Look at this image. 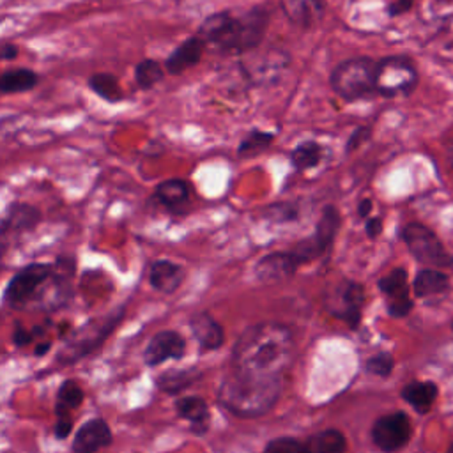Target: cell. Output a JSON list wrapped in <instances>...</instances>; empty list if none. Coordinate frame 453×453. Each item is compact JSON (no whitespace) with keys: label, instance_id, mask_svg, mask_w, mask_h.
I'll list each match as a JSON object with an SVG mask.
<instances>
[{"label":"cell","instance_id":"cell-1","mask_svg":"<svg viewBox=\"0 0 453 453\" xmlns=\"http://www.w3.org/2000/svg\"><path fill=\"white\" fill-rule=\"evenodd\" d=\"M294 356V340L287 326L262 322L241 333L234 349V370L257 377H281Z\"/></svg>","mask_w":453,"mask_h":453},{"label":"cell","instance_id":"cell-2","mask_svg":"<svg viewBox=\"0 0 453 453\" xmlns=\"http://www.w3.org/2000/svg\"><path fill=\"white\" fill-rule=\"evenodd\" d=\"M281 395V377H257L232 370L218 388V403L237 418L267 414Z\"/></svg>","mask_w":453,"mask_h":453},{"label":"cell","instance_id":"cell-3","mask_svg":"<svg viewBox=\"0 0 453 453\" xmlns=\"http://www.w3.org/2000/svg\"><path fill=\"white\" fill-rule=\"evenodd\" d=\"M124 306H119L115 310H110L106 315L96 317L83 324L80 329L73 331L69 338L64 342L60 350L57 352L55 363L58 366L74 365L88 356H92L103 343L108 340V336L117 329V326L124 319Z\"/></svg>","mask_w":453,"mask_h":453},{"label":"cell","instance_id":"cell-4","mask_svg":"<svg viewBox=\"0 0 453 453\" xmlns=\"http://www.w3.org/2000/svg\"><path fill=\"white\" fill-rule=\"evenodd\" d=\"M375 62L370 57H354L340 62L329 76L331 88L345 101H357L375 92Z\"/></svg>","mask_w":453,"mask_h":453},{"label":"cell","instance_id":"cell-5","mask_svg":"<svg viewBox=\"0 0 453 453\" xmlns=\"http://www.w3.org/2000/svg\"><path fill=\"white\" fill-rule=\"evenodd\" d=\"M418 85V71L411 58L402 55L384 57L375 62V92L384 97L409 96Z\"/></svg>","mask_w":453,"mask_h":453},{"label":"cell","instance_id":"cell-6","mask_svg":"<svg viewBox=\"0 0 453 453\" xmlns=\"http://www.w3.org/2000/svg\"><path fill=\"white\" fill-rule=\"evenodd\" d=\"M402 241L409 248L411 255L423 265L434 269H446L453 264L451 255L446 251L444 244L437 234L423 223H407L400 232Z\"/></svg>","mask_w":453,"mask_h":453},{"label":"cell","instance_id":"cell-7","mask_svg":"<svg viewBox=\"0 0 453 453\" xmlns=\"http://www.w3.org/2000/svg\"><path fill=\"white\" fill-rule=\"evenodd\" d=\"M51 274V264L34 262L21 267L4 288V303L9 308H25L32 301H39L42 288Z\"/></svg>","mask_w":453,"mask_h":453},{"label":"cell","instance_id":"cell-8","mask_svg":"<svg viewBox=\"0 0 453 453\" xmlns=\"http://www.w3.org/2000/svg\"><path fill=\"white\" fill-rule=\"evenodd\" d=\"M327 311L345 322L350 329H357L365 304V287L354 280H342L333 285L324 297Z\"/></svg>","mask_w":453,"mask_h":453},{"label":"cell","instance_id":"cell-9","mask_svg":"<svg viewBox=\"0 0 453 453\" xmlns=\"http://www.w3.org/2000/svg\"><path fill=\"white\" fill-rule=\"evenodd\" d=\"M290 57L278 48L251 50L241 60V71L253 85H274L287 71Z\"/></svg>","mask_w":453,"mask_h":453},{"label":"cell","instance_id":"cell-10","mask_svg":"<svg viewBox=\"0 0 453 453\" xmlns=\"http://www.w3.org/2000/svg\"><path fill=\"white\" fill-rule=\"evenodd\" d=\"M196 37L218 51L239 53V16L230 11L211 14L202 21Z\"/></svg>","mask_w":453,"mask_h":453},{"label":"cell","instance_id":"cell-11","mask_svg":"<svg viewBox=\"0 0 453 453\" xmlns=\"http://www.w3.org/2000/svg\"><path fill=\"white\" fill-rule=\"evenodd\" d=\"M372 441L384 453H396L405 448L412 435L411 418L403 411L379 416L372 425Z\"/></svg>","mask_w":453,"mask_h":453},{"label":"cell","instance_id":"cell-12","mask_svg":"<svg viewBox=\"0 0 453 453\" xmlns=\"http://www.w3.org/2000/svg\"><path fill=\"white\" fill-rule=\"evenodd\" d=\"M377 287L386 297V310L391 317L402 319L411 313L414 303L409 297L407 271L403 267H395L389 271L377 281Z\"/></svg>","mask_w":453,"mask_h":453},{"label":"cell","instance_id":"cell-13","mask_svg":"<svg viewBox=\"0 0 453 453\" xmlns=\"http://www.w3.org/2000/svg\"><path fill=\"white\" fill-rule=\"evenodd\" d=\"M186 347H188L186 338L180 333L173 329H163L152 334L147 347L143 349L142 357L147 366L154 368L170 359H175V361L182 359L186 354Z\"/></svg>","mask_w":453,"mask_h":453},{"label":"cell","instance_id":"cell-14","mask_svg":"<svg viewBox=\"0 0 453 453\" xmlns=\"http://www.w3.org/2000/svg\"><path fill=\"white\" fill-rule=\"evenodd\" d=\"M113 444V432L106 419L90 418L74 434L71 442L73 453H99Z\"/></svg>","mask_w":453,"mask_h":453},{"label":"cell","instance_id":"cell-15","mask_svg":"<svg viewBox=\"0 0 453 453\" xmlns=\"http://www.w3.org/2000/svg\"><path fill=\"white\" fill-rule=\"evenodd\" d=\"M269 25V9L255 5L239 14V53L257 50Z\"/></svg>","mask_w":453,"mask_h":453},{"label":"cell","instance_id":"cell-16","mask_svg":"<svg viewBox=\"0 0 453 453\" xmlns=\"http://www.w3.org/2000/svg\"><path fill=\"white\" fill-rule=\"evenodd\" d=\"M189 331L202 352L216 350L225 343L223 326L207 311H196L191 315Z\"/></svg>","mask_w":453,"mask_h":453},{"label":"cell","instance_id":"cell-17","mask_svg":"<svg viewBox=\"0 0 453 453\" xmlns=\"http://www.w3.org/2000/svg\"><path fill=\"white\" fill-rule=\"evenodd\" d=\"M299 267V262L292 255V251H274L262 257L255 265V276L260 281L273 283L290 278Z\"/></svg>","mask_w":453,"mask_h":453},{"label":"cell","instance_id":"cell-18","mask_svg":"<svg viewBox=\"0 0 453 453\" xmlns=\"http://www.w3.org/2000/svg\"><path fill=\"white\" fill-rule=\"evenodd\" d=\"M173 409L180 419L189 423V430L195 435H203L211 425V411L207 402L198 395L179 396L173 402Z\"/></svg>","mask_w":453,"mask_h":453},{"label":"cell","instance_id":"cell-19","mask_svg":"<svg viewBox=\"0 0 453 453\" xmlns=\"http://www.w3.org/2000/svg\"><path fill=\"white\" fill-rule=\"evenodd\" d=\"M41 221V211L30 203H11L4 216L0 218V237L4 239L7 234H18L25 230H32Z\"/></svg>","mask_w":453,"mask_h":453},{"label":"cell","instance_id":"cell-20","mask_svg":"<svg viewBox=\"0 0 453 453\" xmlns=\"http://www.w3.org/2000/svg\"><path fill=\"white\" fill-rule=\"evenodd\" d=\"M184 281V267L166 260L159 258L150 264L149 269V283L154 290L161 294H173Z\"/></svg>","mask_w":453,"mask_h":453},{"label":"cell","instance_id":"cell-21","mask_svg":"<svg viewBox=\"0 0 453 453\" xmlns=\"http://www.w3.org/2000/svg\"><path fill=\"white\" fill-rule=\"evenodd\" d=\"M285 16L297 27L317 25L326 12V0H280Z\"/></svg>","mask_w":453,"mask_h":453},{"label":"cell","instance_id":"cell-22","mask_svg":"<svg viewBox=\"0 0 453 453\" xmlns=\"http://www.w3.org/2000/svg\"><path fill=\"white\" fill-rule=\"evenodd\" d=\"M205 44L202 42L200 37L193 35L189 39H186L182 44H179L165 60V71L170 74H180L186 69L193 67L195 64L200 62L202 55H203Z\"/></svg>","mask_w":453,"mask_h":453},{"label":"cell","instance_id":"cell-23","mask_svg":"<svg viewBox=\"0 0 453 453\" xmlns=\"http://www.w3.org/2000/svg\"><path fill=\"white\" fill-rule=\"evenodd\" d=\"M400 396L419 414L430 412L434 407L437 396H439V388L434 380H411L405 384L400 391Z\"/></svg>","mask_w":453,"mask_h":453},{"label":"cell","instance_id":"cell-24","mask_svg":"<svg viewBox=\"0 0 453 453\" xmlns=\"http://www.w3.org/2000/svg\"><path fill=\"white\" fill-rule=\"evenodd\" d=\"M202 377V372L195 366H188V368H172V370H165L161 372L156 379L154 384L161 393L166 395H180L184 389L191 388L198 379Z\"/></svg>","mask_w":453,"mask_h":453},{"label":"cell","instance_id":"cell-25","mask_svg":"<svg viewBox=\"0 0 453 453\" xmlns=\"http://www.w3.org/2000/svg\"><path fill=\"white\" fill-rule=\"evenodd\" d=\"M448 288H449L448 274L439 269H434V267L419 269L412 281V290H414L416 297H419V299L444 294Z\"/></svg>","mask_w":453,"mask_h":453},{"label":"cell","instance_id":"cell-26","mask_svg":"<svg viewBox=\"0 0 453 453\" xmlns=\"http://www.w3.org/2000/svg\"><path fill=\"white\" fill-rule=\"evenodd\" d=\"M340 223H342V218H340V212L334 205H326L319 216V221L315 225V230L311 234L313 241L319 244V248L326 253L329 251V248L333 246L334 242V237L340 230Z\"/></svg>","mask_w":453,"mask_h":453},{"label":"cell","instance_id":"cell-27","mask_svg":"<svg viewBox=\"0 0 453 453\" xmlns=\"http://www.w3.org/2000/svg\"><path fill=\"white\" fill-rule=\"evenodd\" d=\"M306 453H345L347 437L338 428H326L303 441Z\"/></svg>","mask_w":453,"mask_h":453},{"label":"cell","instance_id":"cell-28","mask_svg":"<svg viewBox=\"0 0 453 453\" xmlns=\"http://www.w3.org/2000/svg\"><path fill=\"white\" fill-rule=\"evenodd\" d=\"M85 402V391L74 379H64L55 393V416H71Z\"/></svg>","mask_w":453,"mask_h":453},{"label":"cell","instance_id":"cell-29","mask_svg":"<svg viewBox=\"0 0 453 453\" xmlns=\"http://www.w3.org/2000/svg\"><path fill=\"white\" fill-rule=\"evenodd\" d=\"M154 195L168 209H179L189 200V186L182 179H168L156 186Z\"/></svg>","mask_w":453,"mask_h":453},{"label":"cell","instance_id":"cell-30","mask_svg":"<svg viewBox=\"0 0 453 453\" xmlns=\"http://www.w3.org/2000/svg\"><path fill=\"white\" fill-rule=\"evenodd\" d=\"M39 76L32 69H11L0 74V94L28 92L37 87Z\"/></svg>","mask_w":453,"mask_h":453},{"label":"cell","instance_id":"cell-31","mask_svg":"<svg viewBox=\"0 0 453 453\" xmlns=\"http://www.w3.org/2000/svg\"><path fill=\"white\" fill-rule=\"evenodd\" d=\"M88 88L108 103H119L124 97L120 83L111 73H96L88 78Z\"/></svg>","mask_w":453,"mask_h":453},{"label":"cell","instance_id":"cell-32","mask_svg":"<svg viewBox=\"0 0 453 453\" xmlns=\"http://www.w3.org/2000/svg\"><path fill=\"white\" fill-rule=\"evenodd\" d=\"M322 145L313 140H304L297 143L290 154V161L297 170H310L319 166L322 161Z\"/></svg>","mask_w":453,"mask_h":453},{"label":"cell","instance_id":"cell-33","mask_svg":"<svg viewBox=\"0 0 453 453\" xmlns=\"http://www.w3.org/2000/svg\"><path fill=\"white\" fill-rule=\"evenodd\" d=\"M163 76H165V69L154 58H143L134 67V80L142 90L152 88L156 83L163 80Z\"/></svg>","mask_w":453,"mask_h":453},{"label":"cell","instance_id":"cell-34","mask_svg":"<svg viewBox=\"0 0 453 453\" xmlns=\"http://www.w3.org/2000/svg\"><path fill=\"white\" fill-rule=\"evenodd\" d=\"M274 142V134L269 131H250L239 143L237 154L239 157H253L260 152L267 150L269 145Z\"/></svg>","mask_w":453,"mask_h":453},{"label":"cell","instance_id":"cell-35","mask_svg":"<svg viewBox=\"0 0 453 453\" xmlns=\"http://www.w3.org/2000/svg\"><path fill=\"white\" fill-rule=\"evenodd\" d=\"M301 211L296 203L292 202H278V203H271L264 209L262 216L267 221L273 223H290V221H297Z\"/></svg>","mask_w":453,"mask_h":453},{"label":"cell","instance_id":"cell-36","mask_svg":"<svg viewBox=\"0 0 453 453\" xmlns=\"http://www.w3.org/2000/svg\"><path fill=\"white\" fill-rule=\"evenodd\" d=\"M393 368H395V357L391 352H386V350L373 354L365 361V372L370 375L382 377V379L389 377Z\"/></svg>","mask_w":453,"mask_h":453},{"label":"cell","instance_id":"cell-37","mask_svg":"<svg viewBox=\"0 0 453 453\" xmlns=\"http://www.w3.org/2000/svg\"><path fill=\"white\" fill-rule=\"evenodd\" d=\"M262 453H306L303 441L296 437H276L271 439Z\"/></svg>","mask_w":453,"mask_h":453},{"label":"cell","instance_id":"cell-38","mask_svg":"<svg viewBox=\"0 0 453 453\" xmlns=\"http://www.w3.org/2000/svg\"><path fill=\"white\" fill-rule=\"evenodd\" d=\"M44 331H46V329H42L41 326H34V327L27 329V327H23L19 322H16L14 331H12V343H14V347L23 349V347L34 343V340H35L39 334H44Z\"/></svg>","mask_w":453,"mask_h":453},{"label":"cell","instance_id":"cell-39","mask_svg":"<svg viewBox=\"0 0 453 453\" xmlns=\"http://www.w3.org/2000/svg\"><path fill=\"white\" fill-rule=\"evenodd\" d=\"M370 138H372V129H370V127H366V126L357 127V129L349 136V140H347V145H345L347 152H352V150L359 149V147H361L365 142H368Z\"/></svg>","mask_w":453,"mask_h":453},{"label":"cell","instance_id":"cell-40","mask_svg":"<svg viewBox=\"0 0 453 453\" xmlns=\"http://www.w3.org/2000/svg\"><path fill=\"white\" fill-rule=\"evenodd\" d=\"M71 430H73V416H60L55 419V425H53L55 439L58 441L67 439L71 435Z\"/></svg>","mask_w":453,"mask_h":453},{"label":"cell","instance_id":"cell-41","mask_svg":"<svg viewBox=\"0 0 453 453\" xmlns=\"http://www.w3.org/2000/svg\"><path fill=\"white\" fill-rule=\"evenodd\" d=\"M414 5V0H393L389 5H388V14L389 16H400L407 11H411V7Z\"/></svg>","mask_w":453,"mask_h":453},{"label":"cell","instance_id":"cell-42","mask_svg":"<svg viewBox=\"0 0 453 453\" xmlns=\"http://www.w3.org/2000/svg\"><path fill=\"white\" fill-rule=\"evenodd\" d=\"M365 232H366V235H368L370 239L379 237L380 232H382V219H380L379 216L366 219V223H365Z\"/></svg>","mask_w":453,"mask_h":453},{"label":"cell","instance_id":"cell-43","mask_svg":"<svg viewBox=\"0 0 453 453\" xmlns=\"http://www.w3.org/2000/svg\"><path fill=\"white\" fill-rule=\"evenodd\" d=\"M18 57L16 44H0V60H12Z\"/></svg>","mask_w":453,"mask_h":453},{"label":"cell","instance_id":"cell-44","mask_svg":"<svg viewBox=\"0 0 453 453\" xmlns=\"http://www.w3.org/2000/svg\"><path fill=\"white\" fill-rule=\"evenodd\" d=\"M51 347H53V343H51L50 340H41V342H37L35 347H34V356H35V357H41V356L48 354V352L51 350Z\"/></svg>","mask_w":453,"mask_h":453},{"label":"cell","instance_id":"cell-45","mask_svg":"<svg viewBox=\"0 0 453 453\" xmlns=\"http://www.w3.org/2000/svg\"><path fill=\"white\" fill-rule=\"evenodd\" d=\"M370 211H372V200H370V198H363V200L357 203V214H359L361 218H366V216L370 214Z\"/></svg>","mask_w":453,"mask_h":453},{"label":"cell","instance_id":"cell-46","mask_svg":"<svg viewBox=\"0 0 453 453\" xmlns=\"http://www.w3.org/2000/svg\"><path fill=\"white\" fill-rule=\"evenodd\" d=\"M446 453H453V442L449 444V448H448V451Z\"/></svg>","mask_w":453,"mask_h":453},{"label":"cell","instance_id":"cell-47","mask_svg":"<svg viewBox=\"0 0 453 453\" xmlns=\"http://www.w3.org/2000/svg\"><path fill=\"white\" fill-rule=\"evenodd\" d=\"M451 329H453V320H451Z\"/></svg>","mask_w":453,"mask_h":453}]
</instances>
